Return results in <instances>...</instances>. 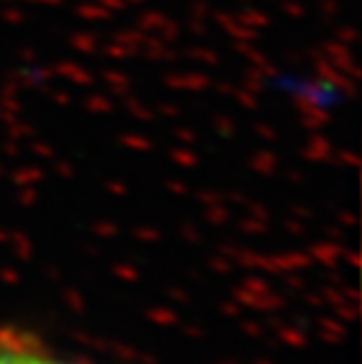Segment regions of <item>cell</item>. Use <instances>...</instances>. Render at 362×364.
Wrapping results in <instances>:
<instances>
[{
	"label": "cell",
	"instance_id": "6da1fadb",
	"mask_svg": "<svg viewBox=\"0 0 362 364\" xmlns=\"http://www.w3.org/2000/svg\"><path fill=\"white\" fill-rule=\"evenodd\" d=\"M0 364H78L31 348H0Z\"/></svg>",
	"mask_w": 362,
	"mask_h": 364
}]
</instances>
